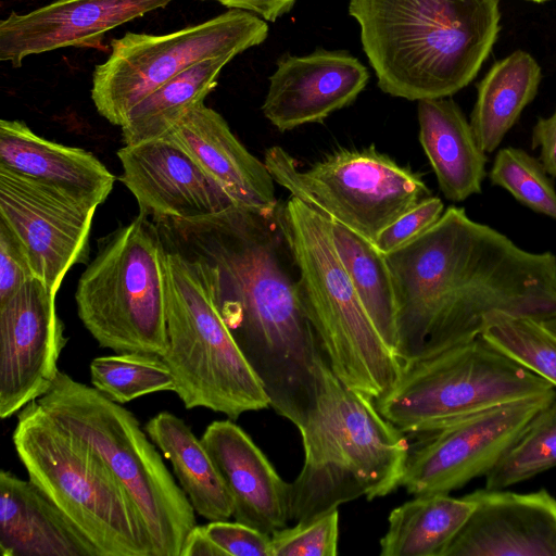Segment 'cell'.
<instances>
[{
  "instance_id": "1",
  "label": "cell",
  "mask_w": 556,
  "mask_h": 556,
  "mask_svg": "<svg viewBox=\"0 0 556 556\" xmlns=\"http://www.w3.org/2000/svg\"><path fill=\"white\" fill-rule=\"evenodd\" d=\"M279 206L271 214L231 207L153 222L166 249L202 265L217 309L269 406L300 430L316 406L326 356L302 301Z\"/></svg>"
},
{
  "instance_id": "2",
  "label": "cell",
  "mask_w": 556,
  "mask_h": 556,
  "mask_svg": "<svg viewBox=\"0 0 556 556\" xmlns=\"http://www.w3.org/2000/svg\"><path fill=\"white\" fill-rule=\"evenodd\" d=\"M386 258L402 365L480 337L497 313L538 320L556 314V255L520 248L464 207H447Z\"/></svg>"
},
{
  "instance_id": "3",
  "label": "cell",
  "mask_w": 556,
  "mask_h": 556,
  "mask_svg": "<svg viewBox=\"0 0 556 556\" xmlns=\"http://www.w3.org/2000/svg\"><path fill=\"white\" fill-rule=\"evenodd\" d=\"M378 87L446 98L477 76L500 33L498 0H350Z\"/></svg>"
},
{
  "instance_id": "4",
  "label": "cell",
  "mask_w": 556,
  "mask_h": 556,
  "mask_svg": "<svg viewBox=\"0 0 556 556\" xmlns=\"http://www.w3.org/2000/svg\"><path fill=\"white\" fill-rule=\"evenodd\" d=\"M316 406L299 431L304 464L290 483V520L300 522L365 496L383 497L401 486L409 444L372 400L321 366Z\"/></svg>"
},
{
  "instance_id": "5",
  "label": "cell",
  "mask_w": 556,
  "mask_h": 556,
  "mask_svg": "<svg viewBox=\"0 0 556 556\" xmlns=\"http://www.w3.org/2000/svg\"><path fill=\"white\" fill-rule=\"evenodd\" d=\"M279 218L291 249L302 301L332 372L374 402L402 374V363L386 343L337 251L331 223L290 195Z\"/></svg>"
},
{
  "instance_id": "6",
  "label": "cell",
  "mask_w": 556,
  "mask_h": 556,
  "mask_svg": "<svg viewBox=\"0 0 556 556\" xmlns=\"http://www.w3.org/2000/svg\"><path fill=\"white\" fill-rule=\"evenodd\" d=\"M37 402L93 448L125 488L149 532L152 556H180L195 511L136 416L64 371Z\"/></svg>"
},
{
  "instance_id": "7",
  "label": "cell",
  "mask_w": 556,
  "mask_h": 556,
  "mask_svg": "<svg viewBox=\"0 0 556 556\" xmlns=\"http://www.w3.org/2000/svg\"><path fill=\"white\" fill-rule=\"evenodd\" d=\"M16 454L34 482L93 543L100 556H152L143 519L103 459L37 401L17 414Z\"/></svg>"
},
{
  "instance_id": "8",
  "label": "cell",
  "mask_w": 556,
  "mask_h": 556,
  "mask_svg": "<svg viewBox=\"0 0 556 556\" xmlns=\"http://www.w3.org/2000/svg\"><path fill=\"white\" fill-rule=\"evenodd\" d=\"M165 268L168 345L162 357L185 407L232 420L267 408L264 387L223 320L202 265L165 248Z\"/></svg>"
},
{
  "instance_id": "9",
  "label": "cell",
  "mask_w": 556,
  "mask_h": 556,
  "mask_svg": "<svg viewBox=\"0 0 556 556\" xmlns=\"http://www.w3.org/2000/svg\"><path fill=\"white\" fill-rule=\"evenodd\" d=\"M75 301L80 321L101 348L164 355L165 248L151 218L139 214L99 239Z\"/></svg>"
},
{
  "instance_id": "10",
  "label": "cell",
  "mask_w": 556,
  "mask_h": 556,
  "mask_svg": "<svg viewBox=\"0 0 556 556\" xmlns=\"http://www.w3.org/2000/svg\"><path fill=\"white\" fill-rule=\"evenodd\" d=\"M553 390L541 376L480 336L403 365L397 382L375 404L400 431L418 434L484 408Z\"/></svg>"
},
{
  "instance_id": "11",
  "label": "cell",
  "mask_w": 556,
  "mask_h": 556,
  "mask_svg": "<svg viewBox=\"0 0 556 556\" xmlns=\"http://www.w3.org/2000/svg\"><path fill=\"white\" fill-rule=\"evenodd\" d=\"M275 182L331 222L375 243L397 217L430 195L422 178L376 150L342 149L301 170L281 147L266 150Z\"/></svg>"
},
{
  "instance_id": "12",
  "label": "cell",
  "mask_w": 556,
  "mask_h": 556,
  "mask_svg": "<svg viewBox=\"0 0 556 556\" xmlns=\"http://www.w3.org/2000/svg\"><path fill=\"white\" fill-rule=\"evenodd\" d=\"M267 35L264 20L236 9L168 34L126 33L111 41L110 55L93 70L92 102L122 127L137 103L179 73L207 59L235 58Z\"/></svg>"
},
{
  "instance_id": "13",
  "label": "cell",
  "mask_w": 556,
  "mask_h": 556,
  "mask_svg": "<svg viewBox=\"0 0 556 556\" xmlns=\"http://www.w3.org/2000/svg\"><path fill=\"white\" fill-rule=\"evenodd\" d=\"M556 390L484 408L418 433L409 448L401 486L409 494H450L485 477L551 402Z\"/></svg>"
},
{
  "instance_id": "14",
  "label": "cell",
  "mask_w": 556,
  "mask_h": 556,
  "mask_svg": "<svg viewBox=\"0 0 556 556\" xmlns=\"http://www.w3.org/2000/svg\"><path fill=\"white\" fill-rule=\"evenodd\" d=\"M97 206L0 165V219L21 240L34 275L58 292L65 275L89 257Z\"/></svg>"
},
{
  "instance_id": "15",
  "label": "cell",
  "mask_w": 556,
  "mask_h": 556,
  "mask_svg": "<svg viewBox=\"0 0 556 556\" xmlns=\"http://www.w3.org/2000/svg\"><path fill=\"white\" fill-rule=\"evenodd\" d=\"M55 294L38 278L0 304V417L7 419L51 388L67 338Z\"/></svg>"
},
{
  "instance_id": "16",
  "label": "cell",
  "mask_w": 556,
  "mask_h": 556,
  "mask_svg": "<svg viewBox=\"0 0 556 556\" xmlns=\"http://www.w3.org/2000/svg\"><path fill=\"white\" fill-rule=\"evenodd\" d=\"M119 176L139 214L152 220L191 219L237 207L227 193L178 144L161 137L117 151Z\"/></svg>"
},
{
  "instance_id": "17",
  "label": "cell",
  "mask_w": 556,
  "mask_h": 556,
  "mask_svg": "<svg viewBox=\"0 0 556 556\" xmlns=\"http://www.w3.org/2000/svg\"><path fill=\"white\" fill-rule=\"evenodd\" d=\"M173 1L55 0L24 14L12 11L0 21V61L21 67L29 55L96 47L108 31Z\"/></svg>"
},
{
  "instance_id": "18",
  "label": "cell",
  "mask_w": 556,
  "mask_h": 556,
  "mask_svg": "<svg viewBox=\"0 0 556 556\" xmlns=\"http://www.w3.org/2000/svg\"><path fill=\"white\" fill-rule=\"evenodd\" d=\"M467 496L476 507L443 556H556V498L545 489Z\"/></svg>"
},
{
  "instance_id": "19",
  "label": "cell",
  "mask_w": 556,
  "mask_h": 556,
  "mask_svg": "<svg viewBox=\"0 0 556 556\" xmlns=\"http://www.w3.org/2000/svg\"><path fill=\"white\" fill-rule=\"evenodd\" d=\"M368 79L366 66L346 51L286 56L269 77L262 111L280 131L321 122L353 103Z\"/></svg>"
},
{
  "instance_id": "20",
  "label": "cell",
  "mask_w": 556,
  "mask_h": 556,
  "mask_svg": "<svg viewBox=\"0 0 556 556\" xmlns=\"http://www.w3.org/2000/svg\"><path fill=\"white\" fill-rule=\"evenodd\" d=\"M201 441L232 498L235 520L267 534L287 527L290 483L251 437L229 418L211 422Z\"/></svg>"
},
{
  "instance_id": "21",
  "label": "cell",
  "mask_w": 556,
  "mask_h": 556,
  "mask_svg": "<svg viewBox=\"0 0 556 556\" xmlns=\"http://www.w3.org/2000/svg\"><path fill=\"white\" fill-rule=\"evenodd\" d=\"M162 137L182 148L237 207L263 214L277 211L280 203L267 166L247 150L215 110L198 104Z\"/></svg>"
},
{
  "instance_id": "22",
  "label": "cell",
  "mask_w": 556,
  "mask_h": 556,
  "mask_svg": "<svg viewBox=\"0 0 556 556\" xmlns=\"http://www.w3.org/2000/svg\"><path fill=\"white\" fill-rule=\"evenodd\" d=\"M1 556H100L93 543L29 479L0 472Z\"/></svg>"
},
{
  "instance_id": "23",
  "label": "cell",
  "mask_w": 556,
  "mask_h": 556,
  "mask_svg": "<svg viewBox=\"0 0 556 556\" xmlns=\"http://www.w3.org/2000/svg\"><path fill=\"white\" fill-rule=\"evenodd\" d=\"M0 165L97 207L115 182L91 152L40 137L21 121H0Z\"/></svg>"
},
{
  "instance_id": "24",
  "label": "cell",
  "mask_w": 556,
  "mask_h": 556,
  "mask_svg": "<svg viewBox=\"0 0 556 556\" xmlns=\"http://www.w3.org/2000/svg\"><path fill=\"white\" fill-rule=\"evenodd\" d=\"M417 114L419 141L444 197L460 202L481 193L486 153L458 104L450 97L424 99Z\"/></svg>"
},
{
  "instance_id": "25",
  "label": "cell",
  "mask_w": 556,
  "mask_h": 556,
  "mask_svg": "<svg viewBox=\"0 0 556 556\" xmlns=\"http://www.w3.org/2000/svg\"><path fill=\"white\" fill-rule=\"evenodd\" d=\"M173 467L194 511L208 521L232 517V498L201 439L179 417L161 412L143 427Z\"/></svg>"
},
{
  "instance_id": "26",
  "label": "cell",
  "mask_w": 556,
  "mask_h": 556,
  "mask_svg": "<svg viewBox=\"0 0 556 556\" xmlns=\"http://www.w3.org/2000/svg\"><path fill=\"white\" fill-rule=\"evenodd\" d=\"M542 78L536 60L516 50L496 61L480 80L470 116L475 136L485 153L494 152L535 98Z\"/></svg>"
},
{
  "instance_id": "27",
  "label": "cell",
  "mask_w": 556,
  "mask_h": 556,
  "mask_svg": "<svg viewBox=\"0 0 556 556\" xmlns=\"http://www.w3.org/2000/svg\"><path fill=\"white\" fill-rule=\"evenodd\" d=\"M476 504L467 495L414 496L391 510L380 539L381 556H443Z\"/></svg>"
},
{
  "instance_id": "28",
  "label": "cell",
  "mask_w": 556,
  "mask_h": 556,
  "mask_svg": "<svg viewBox=\"0 0 556 556\" xmlns=\"http://www.w3.org/2000/svg\"><path fill=\"white\" fill-rule=\"evenodd\" d=\"M232 59L224 55L199 62L143 98L121 127L124 143L132 146L164 136L190 110L204 103Z\"/></svg>"
},
{
  "instance_id": "29",
  "label": "cell",
  "mask_w": 556,
  "mask_h": 556,
  "mask_svg": "<svg viewBox=\"0 0 556 556\" xmlns=\"http://www.w3.org/2000/svg\"><path fill=\"white\" fill-rule=\"evenodd\" d=\"M330 223L337 251L363 305L386 343L396 354V299L386 254L352 229Z\"/></svg>"
},
{
  "instance_id": "30",
  "label": "cell",
  "mask_w": 556,
  "mask_h": 556,
  "mask_svg": "<svg viewBox=\"0 0 556 556\" xmlns=\"http://www.w3.org/2000/svg\"><path fill=\"white\" fill-rule=\"evenodd\" d=\"M93 388L118 404L140 396L172 391L175 382L162 356L142 352H122L99 356L90 363Z\"/></svg>"
},
{
  "instance_id": "31",
  "label": "cell",
  "mask_w": 556,
  "mask_h": 556,
  "mask_svg": "<svg viewBox=\"0 0 556 556\" xmlns=\"http://www.w3.org/2000/svg\"><path fill=\"white\" fill-rule=\"evenodd\" d=\"M556 467V400L542 408L484 477V488L502 490Z\"/></svg>"
},
{
  "instance_id": "32",
  "label": "cell",
  "mask_w": 556,
  "mask_h": 556,
  "mask_svg": "<svg viewBox=\"0 0 556 556\" xmlns=\"http://www.w3.org/2000/svg\"><path fill=\"white\" fill-rule=\"evenodd\" d=\"M481 336L556 388V336L540 320L497 313L490 318Z\"/></svg>"
},
{
  "instance_id": "33",
  "label": "cell",
  "mask_w": 556,
  "mask_h": 556,
  "mask_svg": "<svg viewBox=\"0 0 556 556\" xmlns=\"http://www.w3.org/2000/svg\"><path fill=\"white\" fill-rule=\"evenodd\" d=\"M488 176L525 206L556 220L555 186L539 159L522 149H500Z\"/></svg>"
},
{
  "instance_id": "34",
  "label": "cell",
  "mask_w": 556,
  "mask_h": 556,
  "mask_svg": "<svg viewBox=\"0 0 556 556\" xmlns=\"http://www.w3.org/2000/svg\"><path fill=\"white\" fill-rule=\"evenodd\" d=\"M271 556H336L339 540L338 508L271 534Z\"/></svg>"
},
{
  "instance_id": "35",
  "label": "cell",
  "mask_w": 556,
  "mask_h": 556,
  "mask_svg": "<svg viewBox=\"0 0 556 556\" xmlns=\"http://www.w3.org/2000/svg\"><path fill=\"white\" fill-rule=\"evenodd\" d=\"M443 212L442 200L429 195L384 228L375 245L380 252L388 254L426 232L440 219Z\"/></svg>"
},
{
  "instance_id": "36",
  "label": "cell",
  "mask_w": 556,
  "mask_h": 556,
  "mask_svg": "<svg viewBox=\"0 0 556 556\" xmlns=\"http://www.w3.org/2000/svg\"><path fill=\"white\" fill-rule=\"evenodd\" d=\"M218 556H271V536L238 521H210L202 526Z\"/></svg>"
},
{
  "instance_id": "37",
  "label": "cell",
  "mask_w": 556,
  "mask_h": 556,
  "mask_svg": "<svg viewBox=\"0 0 556 556\" xmlns=\"http://www.w3.org/2000/svg\"><path fill=\"white\" fill-rule=\"evenodd\" d=\"M33 278L35 275L21 240L0 219V304Z\"/></svg>"
},
{
  "instance_id": "38",
  "label": "cell",
  "mask_w": 556,
  "mask_h": 556,
  "mask_svg": "<svg viewBox=\"0 0 556 556\" xmlns=\"http://www.w3.org/2000/svg\"><path fill=\"white\" fill-rule=\"evenodd\" d=\"M531 148H540L539 160L547 174L556 178V110L548 117H539L532 128Z\"/></svg>"
},
{
  "instance_id": "39",
  "label": "cell",
  "mask_w": 556,
  "mask_h": 556,
  "mask_svg": "<svg viewBox=\"0 0 556 556\" xmlns=\"http://www.w3.org/2000/svg\"><path fill=\"white\" fill-rule=\"evenodd\" d=\"M205 1V0H203ZM229 9L253 12L264 21L275 22L288 13L296 0H211Z\"/></svg>"
},
{
  "instance_id": "40",
  "label": "cell",
  "mask_w": 556,
  "mask_h": 556,
  "mask_svg": "<svg viewBox=\"0 0 556 556\" xmlns=\"http://www.w3.org/2000/svg\"><path fill=\"white\" fill-rule=\"evenodd\" d=\"M540 321L549 332L556 336V314Z\"/></svg>"
},
{
  "instance_id": "41",
  "label": "cell",
  "mask_w": 556,
  "mask_h": 556,
  "mask_svg": "<svg viewBox=\"0 0 556 556\" xmlns=\"http://www.w3.org/2000/svg\"><path fill=\"white\" fill-rule=\"evenodd\" d=\"M528 1H532V2H535V3H543V2H546V1H549V0H528Z\"/></svg>"
}]
</instances>
